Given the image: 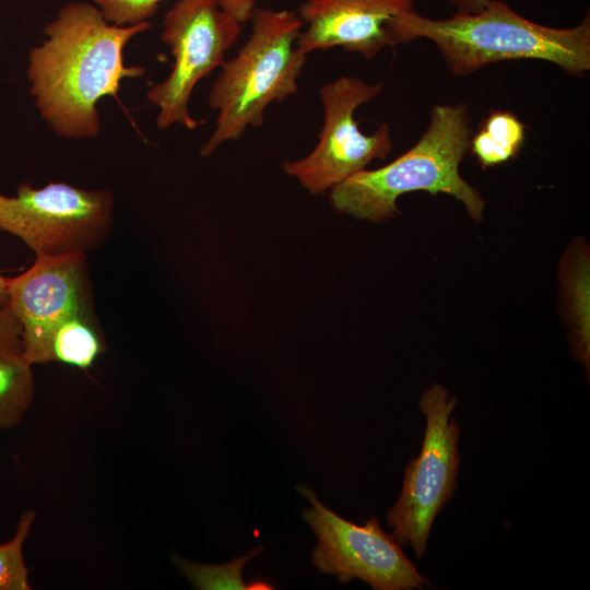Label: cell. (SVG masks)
Listing matches in <instances>:
<instances>
[{"label":"cell","instance_id":"6da1fadb","mask_svg":"<svg viewBox=\"0 0 590 590\" xmlns=\"http://www.w3.org/2000/svg\"><path fill=\"white\" fill-rule=\"evenodd\" d=\"M149 21L119 26L96 4L69 2L43 30L45 39L30 49V94L43 120L59 137L95 138L101 132L97 102L117 97L122 79L144 74L123 63V49L150 30Z\"/></svg>","mask_w":590,"mask_h":590},{"label":"cell","instance_id":"7a4b0ae2","mask_svg":"<svg viewBox=\"0 0 590 590\" xmlns=\"http://www.w3.org/2000/svg\"><path fill=\"white\" fill-rule=\"evenodd\" d=\"M396 46L427 38L449 70L464 76L500 61L536 59L555 63L570 75L590 70V15L576 26L554 28L530 21L502 0H489L477 13L434 20L415 10L393 23Z\"/></svg>","mask_w":590,"mask_h":590},{"label":"cell","instance_id":"3957f363","mask_svg":"<svg viewBox=\"0 0 590 590\" xmlns=\"http://www.w3.org/2000/svg\"><path fill=\"white\" fill-rule=\"evenodd\" d=\"M471 138L464 103L433 107L418 141L390 164L363 169L330 189L335 211L356 219L381 222L399 213L397 200L412 191L446 193L463 203L470 216L481 220L485 201L459 173Z\"/></svg>","mask_w":590,"mask_h":590},{"label":"cell","instance_id":"277c9868","mask_svg":"<svg viewBox=\"0 0 590 590\" xmlns=\"http://www.w3.org/2000/svg\"><path fill=\"white\" fill-rule=\"evenodd\" d=\"M249 21L248 39L234 58L222 62L210 88L209 105L217 118L201 148L202 156L224 142L238 140L249 127H262L267 107L298 90L308 56L297 46L304 27L298 13L256 8Z\"/></svg>","mask_w":590,"mask_h":590},{"label":"cell","instance_id":"5b68a950","mask_svg":"<svg viewBox=\"0 0 590 590\" xmlns=\"http://www.w3.org/2000/svg\"><path fill=\"white\" fill-rule=\"evenodd\" d=\"M457 399L439 384L429 387L418 406L425 416L420 455L405 470L401 493L387 512L388 526L400 545L417 558L427 547L432 527L457 488L460 427L453 415Z\"/></svg>","mask_w":590,"mask_h":590},{"label":"cell","instance_id":"8992f818","mask_svg":"<svg viewBox=\"0 0 590 590\" xmlns=\"http://www.w3.org/2000/svg\"><path fill=\"white\" fill-rule=\"evenodd\" d=\"M114 206L107 189L24 182L14 197L0 193V229L22 239L36 256L87 255L110 235Z\"/></svg>","mask_w":590,"mask_h":590},{"label":"cell","instance_id":"52a82bcc","mask_svg":"<svg viewBox=\"0 0 590 590\" xmlns=\"http://www.w3.org/2000/svg\"><path fill=\"white\" fill-rule=\"evenodd\" d=\"M241 25L219 0H178L167 11L161 38L174 64L168 76L148 92V99L158 109V129L181 125L193 130L200 125L189 111L193 88L222 64Z\"/></svg>","mask_w":590,"mask_h":590},{"label":"cell","instance_id":"ba28073f","mask_svg":"<svg viewBox=\"0 0 590 590\" xmlns=\"http://www.w3.org/2000/svg\"><path fill=\"white\" fill-rule=\"evenodd\" d=\"M382 82L367 83L355 76H340L319 90L323 125L316 148L304 158L284 162V172L296 178L311 194L324 193L374 160H384L392 151L390 128L381 123L365 134L355 119V110L378 96Z\"/></svg>","mask_w":590,"mask_h":590},{"label":"cell","instance_id":"9c48e42d","mask_svg":"<svg viewBox=\"0 0 590 590\" xmlns=\"http://www.w3.org/2000/svg\"><path fill=\"white\" fill-rule=\"evenodd\" d=\"M298 491L311 504L303 518L318 538L311 563L321 573L335 576L343 583L357 578L376 590H418L430 586L376 517L363 524L353 523L322 505L314 491L306 486Z\"/></svg>","mask_w":590,"mask_h":590},{"label":"cell","instance_id":"30bf717a","mask_svg":"<svg viewBox=\"0 0 590 590\" xmlns=\"http://www.w3.org/2000/svg\"><path fill=\"white\" fill-rule=\"evenodd\" d=\"M8 293V305L22 328L21 356L32 366L52 362V337L63 322L94 312L84 253L36 256L26 271L9 279Z\"/></svg>","mask_w":590,"mask_h":590},{"label":"cell","instance_id":"8fae6325","mask_svg":"<svg viewBox=\"0 0 590 590\" xmlns=\"http://www.w3.org/2000/svg\"><path fill=\"white\" fill-rule=\"evenodd\" d=\"M412 10L413 0H305L297 12L305 25L297 46L307 55L342 47L371 59L396 46L393 23Z\"/></svg>","mask_w":590,"mask_h":590},{"label":"cell","instance_id":"7c38bea8","mask_svg":"<svg viewBox=\"0 0 590 590\" xmlns=\"http://www.w3.org/2000/svg\"><path fill=\"white\" fill-rule=\"evenodd\" d=\"M526 139L524 125L511 113L493 110L470 138L469 148L483 168L515 157Z\"/></svg>","mask_w":590,"mask_h":590},{"label":"cell","instance_id":"4fadbf2b","mask_svg":"<svg viewBox=\"0 0 590 590\" xmlns=\"http://www.w3.org/2000/svg\"><path fill=\"white\" fill-rule=\"evenodd\" d=\"M105 349L95 314L78 315L56 330L51 341V361L86 369Z\"/></svg>","mask_w":590,"mask_h":590},{"label":"cell","instance_id":"5bb4252c","mask_svg":"<svg viewBox=\"0 0 590 590\" xmlns=\"http://www.w3.org/2000/svg\"><path fill=\"white\" fill-rule=\"evenodd\" d=\"M33 397L32 365L21 355L0 354V430L22 422Z\"/></svg>","mask_w":590,"mask_h":590},{"label":"cell","instance_id":"9a60e30c","mask_svg":"<svg viewBox=\"0 0 590 590\" xmlns=\"http://www.w3.org/2000/svg\"><path fill=\"white\" fill-rule=\"evenodd\" d=\"M568 260V259H567ZM565 286L569 320L573 328L574 351L587 370L589 369V261L585 252H577L566 261Z\"/></svg>","mask_w":590,"mask_h":590},{"label":"cell","instance_id":"2e32d148","mask_svg":"<svg viewBox=\"0 0 590 590\" xmlns=\"http://www.w3.org/2000/svg\"><path fill=\"white\" fill-rule=\"evenodd\" d=\"M262 546L252 550L250 553L238 557L229 563L222 565H201L180 558L176 555L172 556V560L176 568L197 589L215 590V589H272L269 583L255 582L246 583L243 580V567L253 556L262 551Z\"/></svg>","mask_w":590,"mask_h":590},{"label":"cell","instance_id":"e0dca14e","mask_svg":"<svg viewBox=\"0 0 590 590\" xmlns=\"http://www.w3.org/2000/svg\"><path fill=\"white\" fill-rule=\"evenodd\" d=\"M106 20L115 25L128 26L149 21L163 0H94ZM260 0H219L223 10L244 24L251 17Z\"/></svg>","mask_w":590,"mask_h":590},{"label":"cell","instance_id":"ac0fdd59","mask_svg":"<svg viewBox=\"0 0 590 590\" xmlns=\"http://www.w3.org/2000/svg\"><path fill=\"white\" fill-rule=\"evenodd\" d=\"M36 512L26 510L20 518L13 539L0 544V590H30L28 569L23 545L31 533Z\"/></svg>","mask_w":590,"mask_h":590},{"label":"cell","instance_id":"d6986e66","mask_svg":"<svg viewBox=\"0 0 590 590\" xmlns=\"http://www.w3.org/2000/svg\"><path fill=\"white\" fill-rule=\"evenodd\" d=\"M22 350L20 322L9 305L0 306V354L21 355Z\"/></svg>","mask_w":590,"mask_h":590},{"label":"cell","instance_id":"ffe728a7","mask_svg":"<svg viewBox=\"0 0 590 590\" xmlns=\"http://www.w3.org/2000/svg\"><path fill=\"white\" fill-rule=\"evenodd\" d=\"M457 8L460 13H477L482 11L489 0H446Z\"/></svg>","mask_w":590,"mask_h":590},{"label":"cell","instance_id":"44dd1931","mask_svg":"<svg viewBox=\"0 0 590 590\" xmlns=\"http://www.w3.org/2000/svg\"><path fill=\"white\" fill-rule=\"evenodd\" d=\"M8 281L9 279L0 274V306L9 304Z\"/></svg>","mask_w":590,"mask_h":590}]
</instances>
